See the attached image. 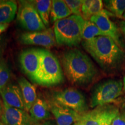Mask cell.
Instances as JSON below:
<instances>
[{
	"instance_id": "cell-21",
	"label": "cell",
	"mask_w": 125,
	"mask_h": 125,
	"mask_svg": "<svg viewBox=\"0 0 125 125\" xmlns=\"http://www.w3.org/2000/svg\"><path fill=\"white\" fill-rule=\"evenodd\" d=\"M98 36H106L94 23L90 20H85L82 29V40L89 41Z\"/></svg>"
},
{
	"instance_id": "cell-30",
	"label": "cell",
	"mask_w": 125,
	"mask_h": 125,
	"mask_svg": "<svg viewBox=\"0 0 125 125\" xmlns=\"http://www.w3.org/2000/svg\"><path fill=\"white\" fill-rule=\"evenodd\" d=\"M123 90L125 93V75L124 78H123Z\"/></svg>"
},
{
	"instance_id": "cell-29",
	"label": "cell",
	"mask_w": 125,
	"mask_h": 125,
	"mask_svg": "<svg viewBox=\"0 0 125 125\" xmlns=\"http://www.w3.org/2000/svg\"><path fill=\"white\" fill-rule=\"evenodd\" d=\"M41 125H54L53 123H51V122H45V123H43V124H42ZM73 125H76L75 123Z\"/></svg>"
},
{
	"instance_id": "cell-34",
	"label": "cell",
	"mask_w": 125,
	"mask_h": 125,
	"mask_svg": "<svg viewBox=\"0 0 125 125\" xmlns=\"http://www.w3.org/2000/svg\"><path fill=\"white\" fill-rule=\"evenodd\" d=\"M0 125H3V124H2V123L1 122V123H0Z\"/></svg>"
},
{
	"instance_id": "cell-2",
	"label": "cell",
	"mask_w": 125,
	"mask_h": 125,
	"mask_svg": "<svg viewBox=\"0 0 125 125\" xmlns=\"http://www.w3.org/2000/svg\"><path fill=\"white\" fill-rule=\"evenodd\" d=\"M62 62L67 79L74 85H89L97 74V70L90 57L79 49H71L64 53Z\"/></svg>"
},
{
	"instance_id": "cell-13",
	"label": "cell",
	"mask_w": 125,
	"mask_h": 125,
	"mask_svg": "<svg viewBox=\"0 0 125 125\" xmlns=\"http://www.w3.org/2000/svg\"><path fill=\"white\" fill-rule=\"evenodd\" d=\"M50 111L53 115L57 125H73L80 118L81 115L73 109L61 105L53 101L49 104Z\"/></svg>"
},
{
	"instance_id": "cell-27",
	"label": "cell",
	"mask_w": 125,
	"mask_h": 125,
	"mask_svg": "<svg viewBox=\"0 0 125 125\" xmlns=\"http://www.w3.org/2000/svg\"><path fill=\"white\" fill-rule=\"evenodd\" d=\"M9 27V24H0V34L4 32Z\"/></svg>"
},
{
	"instance_id": "cell-31",
	"label": "cell",
	"mask_w": 125,
	"mask_h": 125,
	"mask_svg": "<svg viewBox=\"0 0 125 125\" xmlns=\"http://www.w3.org/2000/svg\"><path fill=\"white\" fill-rule=\"evenodd\" d=\"M2 104H1V101H0V110H2Z\"/></svg>"
},
{
	"instance_id": "cell-26",
	"label": "cell",
	"mask_w": 125,
	"mask_h": 125,
	"mask_svg": "<svg viewBox=\"0 0 125 125\" xmlns=\"http://www.w3.org/2000/svg\"><path fill=\"white\" fill-rule=\"evenodd\" d=\"M119 26H120V28H121L122 32L123 35H124L125 39V20L120 21Z\"/></svg>"
},
{
	"instance_id": "cell-7",
	"label": "cell",
	"mask_w": 125,
	"mask_h": 125,
	"mask_svg": "<svg viewBox=\"0 0 125 125\" xmlns=\"http://www.w3.org/2000/svg\"><path fill=\"white\" fill-rule=\"evenodd\" d=\"M17 19L20 26L30 32L47 29L30 1H19Z\"/></svg>"
},
{
	"instance_id": "cell-5",
	"label": "cell",
	"mask_w": 125,
	"mask_h": 125,
	"mask_svg": "<svg viewBox=\"0 0 125 125\" xmlns=\"http://www.w3.org/2000/svg\"><path fill=\"white\" fill-rule=\"evenodd\" d=\"M123 82L119 79H109L96 85L92 92L90 107L96 108L110 104L123 93Z\"/></svg>"
},
{
	"instance_id": "cell-10",
	"label": "cell",
	"mask_w": 125,
	"mask_h": 125,
	"mask_svg": "<svg viewBox=\"0 0 125 125\" xmlns=\"http://www.w3.org/2000/svg\"><path fill=\"white\" fill-rule=\"evenodd\" d=\"M19 40L24 45H40L47 48L53 46L56 42L54 31L52 29L23 32L19 36Z\"/></svg>"
},
{
	"instance_id": "cell-1",
	"label": "cell",
	"mask_w": 125,
	"mask_h": 125,
	"mask_svg": "<svg viewBox=\"0 0 125 125\" xmlns=\"http://www.w3.org/2000/svg\"><path fill=\"white\" fill-rule=\"evenodd\" d=\"M82 45L104 71H118L125 63V52L111 38L98 36L82 41Z\"/></svg>"
},
{
	"instance_id": "cell-14",
	"label": "cell",
	"mask_w": 125,
	"mask_h": 125,
	"mask_svg": "<svg viewBox=\"0 0 125 125\" xmlns=\"http://www.w3.org/2000/svg\"><path fill=\"white\" fill-rule=\"evenodd\" d=\"M3 103L11 107L24 109L22 93L19 85L10 83L0 91Z\"/></svg>"
},
{
	"instance_id": "cell-4",
	"label": "cell",
	"mask_w": 125,
	"mask_h": 125,
	"mask_svg": "<svg viewBox=\"0 0 125 125\" xmlns=\"http://www.w3.org/2000/svg\"><path fill=\"white\" fill-rule=\"evenodd\" d=\"M38 51L40 66L34 82L46 87L63 82L62 70L57 57L48 50L38 49Z\"/></svg>"
},
{
	"instance_id": "cell-16",
	"label": "cell",
	"mask_w": 125,
	"mask_h": 125,
	"mask_svg": "<svg viewBox=\"0 0 125 125\" xmlns=\"http://www.w3.org/2000/svg\"><path fill=\"white\" fill-rule=\"evenodd\" d=\"M50 112L49 104L40 98H37L29 111L30 115L35 123L51 118Z\"/></svg>"
},
{
	"instance_id": "cell-25",
	"label": "cell",
	"mask_w": 125,
	"mask_h": 125,
	"mask_svg": "<svg viewBox=\"0 0 125 125\" xmlns=\"http://www.w3.org/2000/svg\"><path fill=\"white\" fill-rule=\"evenodd\" d=\"M111 125H125V112H119L112 120Z\"/></svg>"
},
{
	"instance_id": "cell-3",
	"label": "cell",
	"mask_w": 125,
	"mask_h": 125,
	"mask_svg": "<svg viewBox=\"0 0 125 125\" xmlns=\"http://www.w3.org/2000/svg\"><path fill=\"white\" fill-rule=\"evenodd\" d=\"M84 23L85 20L82 16L74 15L54 22L53 31L56 43L61 46H78L82 41Z\"/></svg>"
},
{
	"instance_id": "cell-15",
	"label": "cell",
	"mask_w": 125,
	"mask_h": 125,
	"mask_svg": "<svg viewBox=\"0 0 125 125\" xmlns=\"http://www.w3.org/2000/svg\"><path fill=\"white\" fill-rule=\"evenodd\" d=\"M18 84L22 93L25 110L29 112L37 99L36 88L26 78L23 77L19 79Z\"/></svg>"
},
{
	"instance_id": "cell-17",
	"label": "cell",
	"mask_w": 125,
	"mask_h": 125,
	"mask_svg": "<svg viewBox=\"0 0 125 125\" xmlns=\"http://www.w3.org/2000/svg\"><path fill=\"white\" fill-rule=\"evenodd\" d=\"M18 9L14 1H1L0 2V24H9L13 21Z\"/></svg>"
},
{
	"instance_id": "cell-19",
	"label": "cell",
	"mask_w": 125,
	"mask_h": 125,
	"mask_svg": "<svg viewBox=\"0 0 125 125\" xmlns=\"http://www.w3.org/2000/svg\"><path fill=\"white\" fill-rule=\"evenodd\" d=\"M103 9V2L101 0H85L82 6V17L85 20L90 19Z\"/></svg>"
},
{
	"instance_id": "cell-24",
	"label": "cell",
	"mask_w": 125,
	"mask_h": 125,
	"mask_svg": "<svg viewBox=\"0 0 125 125\" xmlns=\"http://www.w3.org/2000/svg\"><path fill=\"white\" fill-rule=\"evenodd\" d=\"M73 15L82 16V6L83 1L81 0H66L65 1Z\"/></svg>"
},
{
	"instance_id": "cell-23",
	"label": "cell",
	"mask_w": 125,
	"mask_h": 125,
	"mask_svg": "<svg viewBox=\"0 0 125 125\" xmlns=\"http://www.w3.org/2000/svg\"><path fill=\"white\" fill-rule=\"evenodd\" d=\"M10 78V71L4 60L0 63V91L8 85Z\"/></svg>"
},
{
	"instance_id": "cell-12",
	"label": "cell",
	"mask_w": 125,
	"mask_h": 125,
	"mask_svg": "<svg viewBox=\"0 0 125 125\" xmlns=\"http://www.w3.org/2000/svg\"><path fill=\"white\" fill-rule=\"evenodd\" d=\"M19 60L23 71L35 82L40 66L38 49L30 48L24 50L20 53Z\"/></svg>"
},
{
	"instance_id": "cell-35",
	"label": "cell",
	"mask_w": 125,
	"mask_h": 125,
	"mask_svg": "<svg viewBox=\"0 0 125 125\" xmlns=\"http://www.w3.org/2000/svg\"><path fill=\"white\" fill-rule=\"evenodd\" d=\"M0 2H1V1H0Z\"/></svg>"
},
{
	"instance_id": "cell-20",
	"label": "cell",
	"mask_w": 125,
	"mask_h": 125,
	"mask_svg": "<svg viewBox=\"0 0 125 125\" xmlns=\"http://www.w3.org/2000/svg\"><path fill=\"white\" fill-rule=\"evenodd\" d=\"M30 2L37 10L46 27H48L49 25V18L51 16L52 1L34 0V1H30Z\"/></svg>"
},
{
	"instance_id": "cell-6",
	"label": "cell",
	"mask_w": 125,
	"mask_h": 125,
	"mask_svg": "<svg viewBox=\"0 0 125 125\" xmlns=\"http://www.w3.org/2000/svg\"><path fill=\"white\" fill-rule=\"evenodd\" d=\"M119 113L114 105L99 106L81 115L76 125H111L112 120Z\"/></svg>"
},
{
	"instance_id": "cell-32",
	"label": "cell",
	"mask_w": 125,
	"mask_h": 125,
	"mask_svg": "<svg viewBox=\"0 0 125 125\" xmlns=\"http://www.w3.org/2000/svg\"><path fill=\"white\" fill-rule=\"evenodd\" d=\"M1 114H2V111L0 110V121H1Z\"/></svg>"
},
{
	"instance_id": "cell-8",
	"label": "cell",
	"mask_w": 125,
	"mask_h": 125,
	"mask_svg": "<svg viewBox=\"0 0 125 125\" xmlns=\"http://www.w3.org/2000/svg\"><path fill=\"white\" fill-rule=\"evenodd\" d=\"M52 97L54 102L69 108L80 115L86 112L88 109L85 96L75 88L69 87L54 92Z\"/></svg>"
},
{
	"instance_id": "cell-18",
	"label": "cell",
	"mask_w": 125,
	"mask_h": 125,
	"mask_svg": "<svg viewBox=\"0 0 125 125\" xmlns=\"http://www.w3.org/2000/svg\"><path fill=\"white\" fill-rule=\"evenodd\" d=\"M71 12L65 1L54 0L52 1L51 11L52 22H56L57 20L63 19L71 15Z\"/></svg>"
},
{
	"instance_id": "cell-33",
	"label": "cell",
	"mask_w": 125,
	"mask_h": 125,
	"mask_svg": "<svg viewBox=\"0 0 125 125\" xmlns=\"http://www.w3.org/2000/svg\"><path fill=\"white\" fill-rule=\"evenodd\" d=\"M123 17H124V18H125V13H124V15H123Z\"/></svg>"
},
{
	"instance_id": "cell-11",
	"label": "cell",
	"mask_w": 125,
	"mask_h": 125,
	"mask_svg": "<svg viewBox=\"0 0 125 125\" xmlns=\"http://www.w3.org/2000/svg\"><path fill=\"white\" fill-rule=\"evenodd\" d=\"M1 121L4 125H34L36 123L26 110L11 107L4 103Z\"/></svg>"
},
{
	"instance_id": "cell-22",
	"label": "cell",
	"mask_w": 125,
	"mask_h": 125,
	"mask_svg": "<svg viewBox=\"0 0 125 125\" xmlns=\"http://www.w3.org/2000/svg\"><path fill=\"white\" fill-rule=\"evenodd\" d=\"M106 8L114 15L121 17L125 12V0H107L104 1Z\"/></svg>"
},
{
	"instance_id": "cell-9",
	"label": "cell",
	"mask_w": 125,
	"mask_h": 125,
	"mask_svg": "<svg viewBox=\"0 0 125 125\" xmlns=\"http://www.w3.org/2000/svg\"><path fill=\"white\" fill-rule=\"evenodd\" d=\"M110 15H114L108 10L103 9L99 13L93 16L90 20L94 23L106 36L111 38L122 49H124L121 32L115 23L110 20Z\"/></svg>"
},
{
	"instance_id": "cell-28",
	"label": "cell",
	"mask_w": 125,
	"mask_h": 125,
	"mask_svg": "<svg viewBox=\"0 0 125 125\" xmlns=\"http://www.w3.org/2000/svg\"><path fill=\"white\" fill-rule=\"evenodd\" d=\"M2 52H3V43H2V42H1V39H0V63H1V62L3 61L2 59Z\"/></svg>"
}]
</instances>
